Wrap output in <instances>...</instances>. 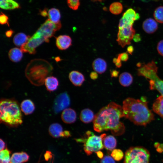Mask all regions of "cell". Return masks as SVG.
Wrapping results in <instances>:
<instances>
[{"instance_id": "cell-46", "label": "cell", "mask_w": 163, "mask_h": 163, "mask_svg": "<svg viewBox=\"0 0 163 163\" xmlns=\"http://www.w3.org/2000/svg\"><path fill=\"white\" fill-rule=\"evenodd\" d=\"M97 156L100 158H103L104 155L103 152L100 151L95 152Z\"/></svg>"}, {"instance_id": "cell-24", "label": "cell", "mask_w": 163, "mask_h": 163, "mask_svg": "<svg viewBox=\"0 0 163 163\" xmlns=\"http://www.w3.org/2000/svg\"><path fill=\"white\" fill-rule=\"evenodd\" d=\"M119 80L120 83L122 86L128 87L133 83V78L131 74L124 72L120 74Z\"/></svg>"}, {"instance_id": "cell-39", "label": "cell", "mask_w": 163, "mask_h": 163, "mask_svg": "<svg viewBox=\"0 0 163 163\" xmlns=\"http://www.w3.org/2000/svg\"><path fill=\"white\" fill-rule=\"evenodd\" d=\"M91 78L93 80H95L97 78L98 75L97 72H91L90 75Z\"/></svg>"}, {"instance_id": "cell-22", "label": "cell", "mask_w": 163, "mask_h": 163, "mask_svg": "<svg viewBox=\"0 0 163 163\" xmlns=\"http://www.w3.org/2000/svg\"><path fill=\"white\" fill-rule=\"evenodd\" d=\"M153 111L163 118V96L161 95L155 100L153 104Z\"/></svg>"}, {"instance_id": "cell-9", "label": "cell", "mask_w": 163, "mask_h": 163, "mask_svg": "<svg viewBox=\"0 0 163 163\" xmlns=\"http://www.w3.org/2000/svg\"><path fill=\"white\" fill-rule=\"evenodd\" d=\"M149 152L142 146L132 147L125 153L124 163H149Z\"/></svg>"}, {"instance_id": "cell-41", "label": "cell", "mask_w": 163, "mask_h": 163, "mask_svg": "<svg viewBox=\"0 0 163 163\" xmlns=\"http://www.w3.org/2000/svg\"><path fill=\"white\" fill-rule=\"evenodd\" d=\"M14 33L13 31L12 30H10L7 31L5 32V35L8 37H11Z\"/></svg>"}, {"instance_id": "cell-38", "label": "cell", "mask_w": 163, "mask_h": 163, "mask_svg": "<svg viewBox=\"0 0 163 163\" xmlns=\"http://www.w3.org/2000/svg\"><path fill=\"white\" fill-rule=\"evenodd\" d=\"M44 157L46 161L48 160L52 157V155L51 152L49 151H46L44 155Z\"/></svg>"}, {"instance_id": "cell-44", "label": "cell", "mask_w": 163, "mask_h": 163, "mask_svg": "<svg viewBox=\"0 0 163 163\" xmlns=\"http://www.w3.org/2000/svg\"><path fill=\"white\" fill-rule=\"evenodd\" d=\"M40 14L43 17H46L48 16V12L46 9H45L40 11Z\"/></svg>"}, {"instance_id": "cell-42", "label": "cell", "mask_w": 163, "mask_h": 163, "mask_svg": "<svg viewBox=\"0 0 163 163\" xmlns=\"http://www.w3.org/2000/svg\"><path fill=\"white\" fill-rule=\"evenodd\" d=\"M134 51V48L132 46H129L127 48V52L131 55L132 54V53Z\"/></svg>"}, {"instance_id": "cell-3", "label": "cell", "mask_w": 163, "mask_h": 163, "mask_svg": "<svg viewBox=\"0 0 163 163\" xmlns=\"http://www.w3.org/2000/svg\"><path fill=\"white\" fill-rule=\"evenodd\" d=\"M61 22L55 24L48 19L43 24L25 44L21 47L23 52L30 54L36 53V49L44 42L48 43L49 39L61 28Z\"/></svg>"}, {"instance_id": "cell-10", "label": "cell", "mask_w": 163, "mask_h": 163, "mask_svg": "<svg viewBox=\"0 0 163 163\" xmlns=\"http://www.w3.org/2000/svg\"><path fill=\"white\" fill-rule=\"evenodd\" d=\"M69 97L66 92L59 94L55 98L53 104V109L55 113H58L67 108L70 105Z\"/></svg>"}, {"instance_id": "cell-2", "label": "cell", "mask_w": 163, "mask_h": 163, "mask_svg": "<svg viewBox=\"0 0 163 163\" xmlns=\"http://www.w3.org/2000/svg\"><path fill=\"white\" fill-rule=\"evenodd\" d=\"M146 100L128 97L123 101L122 108L124 117L135 125L146 126L154 120Z\"/></svg>"}, {"instance_id": "cell-4", "label": "cell", "mask_w": 163, "mask_h": 163, "mask_svg": "<svg viewBox=\"0 0 163 163\" xmlns=\"http://www.w3.org/2000/svg\"><path fill=\"white\" fill-rule=\"evenodd\" d=\"M139 18V14L132 8L128 9L123 14L119 21L117 39L121 47L123 48L130 44L136 33L133 23Z\"/></svg>"}, {"instance_id": "cell-8", "label": "cell", "mask_w": 163, "mask_h": 163, "mask_svg": "<svg viewBox=\"0 0 163 163\" xmlns=\"http://www.w3.org/2000/svg\"><path fill=\"white\" fill-rule=\"evenodd\" d=\"M106 136L105 133L99 136L96 135L91 131H88L83 137L75 140L78 142L83 143L84 150L87 155H89L93 152H95L103 149V141Z\"/></svg>"}, {"instance_id": "cell-49", "label": "cell", "mask_w": 163, "mask_h": 163, "mask_svg": "<svg viewBox=\"0 0 163 163\" xmlns=\"http://www.w3.org/2000/svg\"><path fill=\"white\" fill-rule=\"evenodd\" d=\"M92 1H101L102 0H91Z\"/></svg>"}, {"instance_id": "cell-29", "label": "cell", "mask_w": 163, "mask_h": 163, "mask_svg": "<svg viewBox=\"0 0 163 163\" xmlns=\"http://www.w3.org/2000/svg\"><path fill=\"white\" fill-rule=\"evenodd\" d=\"M11 151L6 149L0 151V163H10V156Z\"/></svg>"}, {"instance_id": "cell-36", "label": "cell", "mask_w": 163, "mask_h": 163, "mask_svg": "<svg viewBox=\"0 0 163 163\" xmlns=\"http://www.w3.org/2000/svg\"><path fill=\"white\" fill-rule=\"evenodd\" d=\"M157 49L158 53L163 56V40H160L158 43Z\"/></svg>"}, {"instance_id": "cell-6", "label": "cell", "mask_w": 163, "mask_h": 163, "mask_svg": "<svg viewBox=\"0 0 163 163\" xmlns=\"http://www.w3.org/2000/svg\"><path fill=\"white\" fill-rule=\"evenodd\" d=\"M52 69L51 65L45 60L40 59L33 60L26 67V76L34 84L41 85L44 82L45 78Z\"/></svg>"}, {"instance_id": "cell-18", "label": "cell", "mask_w": 163, "mask_h": 163, "mask_svg": "<svg viewBox=\"0 0 163 163\" xmlns=\"http://www.w3.org/2000/svg\"><path fill=\"white\" fill-rule=\"evenodd\" d=\"M29 156L26 152H15L12 154L10 159V163H23L27 161Z\"/></svg>"}, {"instance_id": "cell-25", "label": "cell", "mask_w": 163, "mask_h": 163, "mask_svg": "<svg viewBox=\"0 0 163 163\" xmlns=\"http://www.w3.org/2000/svg\"><path fill=\"white\" fill-rule=\"evenodd\" d=\"M104 146L107 150L111 151L116 148L117 141L114 136L109 135L106 137L103 140Z\"/></svg>"}, {"instance_id": "cell-28", "label": "cell", "mask_w": 163, "mask_h": 163, "mask_svg": "<svg viewBox=\"0 0 163 163\" xmlns=\"http://www.w3.org/2000/svg\"><path fill=\"white\" fill-rule=\"evenodd\" d=\"M123 9L122 4L118 2H114L110 5L109 10L110 12L114 14H119L121 13Z\"/></svg>"}, {"instance_id": "cell-13", "label": "cell", "mask_w": 163, "mask_h": 163, "mask_svg": "<svg viewBox=\"0 0 163 163\" xmlns=\"http://www.w3.org/2000/svg\"><path fill=\"white\" fill-rule=\"evenodd\" d=\"M69 77L72 84L77 86H81L85 80L83 74L77 71H72L70 72Z\"/></svg>"}, {"instance_id": "cell-37", "label": "cell", "mask_w": 163, "mask_h": 163, "mask_svg": "<svg viewBox=\"0 0 163 163\" xmlns=\"http://www.w3.org/2000/svg\"><path fill=\"white\" fill-rule=\"evenodd\" d=\"M133 40L135 42H138L141 40V37L140 34H135L133 36Z\"/></svg>"}, {"instance_id": "cell-23", "label": "cell", "mask_w": 163, "mask_h": 163, "mask_svg": "<svg viewBox=\"0 0 163 163\" xmlns=\"http://www.w3.org/2000/svg\"><path fill=\"white\" fill-rule=\"evenodd\" d=\"M30 37V36L26 35L24 33H19L14 36L13 42L15 46L21 47L27 42Z\"/></svg>"}, {"instance_id": "cell-48", "label": "cell", "mask_w": 163, "mask_h": 163, "mask_svg": "<svg viewBox=\"0 0 163 163\" xmlns=\"http://www.w3.org/2000/svg\"><path fill=\"white\" fill-rule=\"evenodd\" d=\"M117 61V58H114L113 60V62L115 64L116 62Z\"/></svg>"}, {"instance_id": "cell-32", "label": "cell", "mask_w": 163, "mask_h": 163, "mask_svg": "<svg viewBox=\"0 0 163 163\" xmlns=\"http://www.w3.org/2000/svg\"><path fill=\"white\" fill-rule=\"evenodd\" d=\"M67 3L69 8L73 10H77L80 5L79 0H67Z\"/></svg>"}, {"instance_id": "cell-30", "label": "cell", "mask_w": 163, "mask_h": 163, "mask_svg": "<svg viewBox=\"0 0 163 163\" xmlns=\"http://www.w3.org/2000/svg\"><path fill=\"white\" fill-rule=\"evenodd\" d=\"M153 16L156 21L163 23V6L157 7L154 11Z\"/></svg>"}, {"instance_id": "cell-21", "label": "cell", "mask_w": 163, "mask_h": 163, "mask_svg": "<svg viewBox=\"0 0 163 163\" xmlns=\"http://www.w3.org/2000/svg\"><path fill=\"white\" fill-rule=\"evenodd\" d=\"M10 59L14 62H18L22 59L23 52L21 49L14 47L11 49L8 53Z\"/></svg>"}, {"instance_id": "cell-43", "label": "cell", "mask_w": 163, "mask_h": 163, "mask_svg": "<svg viewBox=\"0 0 163 163\" xmlns=\"http://www.w3.org/2000/svg\"><path fill=\"white\" fill-rule=\"evenodd\" d=\"M0 151H1L4 149L5 147V143L4 141L1 139H0Z\"/></svg>"}, {"instance_id": "cell-40", "label": "cell", "mask_w": 163, "mask_h": 163, "mask_svg": "<svg viewBox=\"0 0 163 163\" xmlns=\"http://www.w3.org/2000/svg\"><path fill=\"white\" fill-rule=\"evenodd\" d=\"M119 73V72L117 70H114L110 72L111 76L112 77H117Z\"/></svg>"}, {"instance_id": "cell-26", "label": "cell", "mask_w": 163, "mask_h": 163, "mask_svg": "<svg viewBox=\"0 0 163 163\" xmlns=\"http://www.w3.org/2000/svg\"><path fill=\"white\" fill-rule=\"evenodd\" d=\"M48 19L53 23L57 24L60 22L61 14L59 10L56 8H53L48 11Z\"/></svg>"}, {"instance_id": "cell-45", "label": "cell", "mask_w": 163, "mask_h": 163, "mask_svg": "<svg viewBox=\"0 0 163 163\" xmlns=\"http://www.w3.org/2000/svg\"><path fill=\"white\" fill-rule=\"evenodd\" d=\"M156 150L157 152L160 153L163 152V144H160L159 146L156 148Z\"/></svg>"}, {"instance_id": "cell-47", "label": "cell", "mask_w": 163, "mask_h": 163, "mask_svg": "<svg viewBox=\"0 0 163 163\" xmlns=\"http://www.w3.org/2000/svg\"><path fill=\"white\" fill-rule=\"evenodd\" d=\"M115 65L117 67L120 68L122 65L121 62H117L115 63Z\"/></svg>"}, {"instance_id": "cell-33", "label": "cell", "mask_w": 163, "mask_h": 163, "mask_svg": "<svg viewBox=\"0 0 163 163\" xmlns=\"http://www.w3.org/2000/svg\"><path fill=\"white\" fill-rule=\"evenodd\" d=\"M8 18L7 15L1 12L0 15V23L2 25L6 24L8 27L9 24L8 22Z\"/></svg>"}, {"instance_id": "cell-16", "label": "cell", "mask_w": 163, "mask_h": 163, "mask_svg": "<svg viewBox=\"0 0 163 163\" xmlns=\"http://www.w3.org/2000/svg\"><path fill=\"white\" fill-rule=\"evenodd\" d=\"M94 70L98 73L101 74L106 70L107 65L106 61L101 58L95 59L92 64Z\"/></svg>"}, {"instance_id": "cell-12", "label": "cell", "mask_w": 163, "mask_h": 163, "mask_svg": "<svg viewBox=\"0 0 163 163\" xmlns=\"http://www.w3.org/2000/svg\"><path fill=\"white\" fill-rule=\"evenodd\" d=\"M61 118L63 121L67 124H71L76 120L77 115L76 112L71 108H67L62 111Z\"/></svg>"}, {"instance_id": "cell-20", "label": "cell", "mask_w": 163, "mask_h": 163, "mask_svg": "<svg viewBox=\"0 0 163 163\" xmlns=\"http://www.w3.org/2000/svg\"><path fill=\"white\" fill-rule=\"evenodd\" d=\"M44 82L46 89L50 92L56 90L59 85V81L57 78L53 76L46 77Z\"/></svg>"}, {"instance_id": "cell-34", "label": "cell", "mask_w": 163, "mask_h": 163, "mask_svg": "<svg viewBox=\"0 0 163 163\" xmlns=\"http://www.w3.org/2000/svg\"><path fill=\"white\" fill-rule=\"evenodd\" d=\"M101 163H115V162L111 156L106 155L102 158Z\"/></svg>"}, {"instance_id": "cell-15", "label": "cell", "mask_w": 163, "mask_h": 163, "mask_svg": "<svg viewBox=\"0 0 163 163\" xmlns=\"http://www.w3.org/2000/svg\"><path fill=\"white\" fill-rule=\"evenodd\" d=\"M49 132L50 135L53 138L64 137V131L62 126L58 123H53L50 126Z\"/></svg>"}, {"instance_id": "cell-7", "label": "cell", "mask_w": 163, "mask_h": 163, "mask_svg": "<svg viewBox=\"0 0 163 163\" xmlns=\"http://www.w3.org/2000/svg\"><path fill=\"white\" fill-rule=\"evenodd\" d=\"M137 66L138 75L149 79L150 89L158 91L163 96V80L158 75V68L155 62L152 60L147 64L139 62Z\"/></svg>"}, {"instance_id": "cell-11", "label": "cell", "mask_w": 163, "mask_h": 163, "mask_svg": "<svg viewBox=\"0 0 163 163\" xmlns=\"http://www.w3.org/2000/svg\"><path fill=\"white\" fill-rule=\"evenodd\" d=\"M72 39L68 35H60L56 38V45L60 50L67 49L72 45Z\"/></svg>"}, {"instance_id": "cell-17", "label": "cell", "mask_w": 163, "mask_h": 163, "mask_svg": "<svg viewBox=\"0 0 163 163\" xmlns=\"http://www.w3.org/2000/svg\"><path fill=\"white\" fill-rule=\"evenodd\" d=\"M20 107L22 112L26 115L31 114L35 109L34 103L29 99L23 100L21 104Z\"/></svg>"}, {"instance_id": "cell-14", "label": "cell", "mask_w": 163, "mask_h": 163, "mask_svg": "<svg viewBox=\"0 0 163 163\" xmlns=\"http://www.w3.org/2000/svg\"><path fill=\"white\" fill-rule=\"evenodd\" d=\"M142 28L147 33L151 34L154 33L158 29V24L153 19L149 18L143 22Z\"/></svg>"}, {"instance_id": "cell-5", "label": "cell", "mask_w": 163, "mask_h": 163, "mask_svg": "<svg viewBox=\"0 0 163 163\" xmlns=\"http://www.w3.org/2000/svg\"><path fill=\"white\" fill-rule=\"evenodd\" d=\"M0 111L1 122L11 127H16L22 123L21 110L15 101L6 99L1 100Z\"/></svg>"}, {"instance_id": "cell-35", "label": "cell", "mask_w": 163, "mask_h": 163, "mask_svg": "<svg viewBox=\"0 0 163 163\" xmlns=\"http://www.w3.org/2000/svg\"><path fill=\"white\" fill-rule=\"evenodd\" d=\"M117 58L121 61L126 62L128 60L129 56L127 52H124L118 54Z\"/></svg>"}, {"instance_id": "cell-31", "label": "cell", "mask_w": 163, "mask_h": 163, "mask_svg": "<svg viewBox=\"0 0 163 163\" xmlns=\"http://www.w3.org/2000/svg\"><path fill=\"white\" fill-rule=\"evenodd\" d=\"M111 155L115 160L119 161L123 158L124 154L121 150L114 149L112 152Z\"/></svg>"}, {"instance_id": "cell-1", "label": "cell", "mask_w": 163, "mask_h": 163, "mask_svg": "<svg viewBox=\"0 0 163 163\" xmlns=\"http://www.w3.org/2000/svg\"><path fill=\"white\" fill-rule=\"evenodd\" d=\"M124 117L122 107L111 102L101 108L95 115L93 121L94 130L101 133L110 130L112 134L119 136L125 131V126L120 120Z\"/></svg>"}, {"instance_id": "cell-27", "label": "cell", "mask_w": 163, "mask_h": 163, "mask_svg": "<svg viewBox=\"0 0 163 163\" xmlns=\"http://www.w3.org/2000/svg\"><path fill=\"white\" fill-rule=\"evenodd\" d=\"M0 7L5 10L14 9L20 7L18 3L13 0H0Z\"/></svg>"}, {"instance_id": "cell-50", "label": "cell", "mask_w": 163, "mask_h": 163, "mask_svg": "<svg viewBox=\"0 0 163 163\" xmlns=\"http://www.w3.org/2000/svg\"><path fill=\"white\" fill-rule=\"evenodd\" d=\"M163 1V0H162Z\"/></svg>"}, {"instance_id": "cell-19", "label": "cell", "mask_w": 163, "mask_h": 163, "mask_svg": "<svg viewBox=\"0 0 163 163\" xmlns=\"http://www.w3.org/2000/svg\"><path fill=\"white\" fill-rule=\"evenodd\" d=\"M94 117L93 112L91 109L85 108L81 111L79 117L82 122L88 123L93 121Z\"/></svg>"}]
</instances>
